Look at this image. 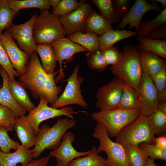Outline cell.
Returning <instances> with one entry per match:
<instances>
[{
    "mask_svg": "<svg viewBox=\"0 0 166 166\" xmlns=\"http://www.w3.org/2000/svg\"><path fill=\"white\" fill-rule=\"evenodd\" d=\"M166 23V8L153 19L141 22L138 31L136 32L138 37H145L158 27Z\"/></svg>",
    "mask_w": 166,
    "mask_h": 166,
    "instance_id": "1f68e13d",
    "label": "cell"
},
{
    "mask_svg": "<svg viewBox=\"0 0 166 166\" xmlns=\"http://www.w3.org/2000/svg\"><path fill=\"white\" fill-rule=\"evenodd\" d=\"M116 13L122 19L127 14L130 9V1L128 0H113Z\"/></svg>",
    "mask_w": 166,
    "mask_h": 166,
    "instance_id": "ee69618b",
    "label": "cell"
},
{
    "mask_svg": "<svg viewBox=\"0 0 166 166\" xmlns=\"http://www.w3.org/2000/svg\"><path fill=\"white\" fill-rule=\"evenodd\" d=\"M158 98L159 104L166 102V89L158 93Z\"/></svg>",
    "mask_w": 166,
    "mask_h": 166,
    "instance_id": "c3c4849f",
    "label": "cell"
},
{
    "mask_svg": "<svg viewBox=\"0 0 166 166\" xmlns=\"http://www.w3.org/2000/svg\"><path fill=\"white\" fill-rule=\"evenodd\" d=\"M33 158L32 150L19 144L15 151L5 153L0 150V166H15L18 163L24 165Z\"/></svg>",
    "mask_w": 166,
    "mask_h": 166,
    "instance_id": "ac0fdd59",
    "label": "cell"
},
{
    "mask_svg": "<svg viewBox=\"0 0 166 166\" xmlns=\"http://www.w3.org/2000/svg\"><path fill=\"white\" fill-rule=\"evenodd\" d=\"M75 124L74 119L67 117L60 118L52 127L47 124L42 125L36 137V144L32 149L33 158H37L45 149L53 150L57 148L66 131Z\"/></svg>",
    "mask_w": 166,
    "mask_h": 166,
    "instance_id": "3957f363",
    "label": "cell"
},
{
    "mask_svg": "<svg viewBox=\"0 0 166 166\" xmlns=\"http://www.w3.org/2000/svg\"><path fill=\"white\" fill-rule=\"evenodd\" d=\"M8 85L14 101L29 113L36 107L30 99L26 88L22 83L14 78H8Z\"/></svg>",
    "mask_w": 166,
    "mask_h": 166,
    "instance_id": "d6986e66",
    "label": "cell"
},
{
    "mask_svg": "<svg viewBox=\"0 0 166 166\" xmlns=\"http://www.w3.org/2000/svg\"><path fill=\"white\" fill-rule=\"evenodd\" d=\"M17 13L12 10L6 0L0 1V37L4 30L12 25L13 19Z\"/></svg>",
    "mask_w": 166,
    "mask_h": 166,
    "instance_id": "e575fe53",
    "label": "cell"
},
{
    "mask_svg": "<svg viewBox=\"0 0 166 166\" xmlns=\"http://www.w3.org/2000/svg\"><path fill=\"white\" fill-rule=\"evenodd\" d=\"M115 142L138 146L145 142L155 144V135L149 123L148 117L140 115L134 121L123 128L115 136Z\"/></svg>",
    "mask_w": 166,
    "mask_h": 166,
    "instance_id": "8992f818",
    "label": "cell"
},
{
    "mask_svg": "<svg viewBox=\"0 0 166 166\" xmlns=\"http://www.w3.org/2000/svg\"><path fill=\"white\" fill-rule=\"evenodd\" d=\"M156 2H160L162 6V10L166 8V0H156Z\"/></svg>",
    "mask_w": 166,
    "mask_h": 166,
    "instance_id": "f5cc1de1",
    "label": "cell"
},
{
    "mask_svg": "<svg viewBox=\"0 0 166 166\" xmlns=\"http://www.w3.org/2000/svg\"><path fill=\"white\" fill-rule=\"evenodd\" d=\"M123 82L115 78L100 88L96 94V106L101 110L117 108L122 93Z\"/></svg>",
    "mask_w": 166,
    "mask_h": 166,
    "instance_id": "8fae6325",
    "label": "cell"
},
{
    "mask_svg": "<svg viewBox=\"0 0 166 166\" xmlns=\"http://www.w3.org/2000/svg\"><path fill=\"white\" fill-rule=\"evenodd\" d=\"M151 128L158 136L166 133V115L157 109L148 117Z\"/></svg>",
    "mask_w": 166,
    "mask_h": 166,
    "instance_id": "836d02e7",
    "label": "cell"
},
{
    "mask_svg": "<svg viewBox=\"0 0 166 166\" xmlns=\"http://www.w3.org/2000/svg\"><path fill=\"white\" fill-rule=\"evenodd\" d=\"M55 51L57 61L59 65L60 69L58 75L54 81L56 84L59 81L63 79L65 75L62 68V62L65 60L67 62L73 61V55L77 53L88 51L84 47L75 43L71 40L65 37L56 40L51 43Z\"/></svg>",
    "mask_w": 166,
    "mask_h": 166,
    "instance_id": "4fadbf2b",
    "label": "cell"
},
{
    "mask_svg": "<svg viewBox=\"0 0 166 166\" xmlns=\"http://www.w3.org/2000/svg\"><path fill=\"white\" fill-rule=\"evenodd\" d=\"M41 58L42 66L47 73L56 74L57 62L56 54L51 44H37L35 50Z\"/></svg>",
    "mask_w": 166,
    "mask_h": 166,
    "instance_id": "603a6c76",
    "label": "cell"
},
{
    "mask_svg": "<svg viewBox=\"0 0 166 166\" xmlns=\"http://www.w3.org/2000/svg\"><path fill=\"white\" fill-rule=\"evenodd\" d=\"M136 34V32L124 30L108 31L98 37L100 50L103 51L113 46L117 42Z\"/></svg>",
    "mask_w": 166,
    "mask_h": 166,
    "instance_id": "484cf974",
    "label": "cell"
},
{
    "mask_svg": "<svg viewBox=\"0 0 166 166\" xmlns=\"http://www.w3.org/2000/svg\"><path fill=\"white\" fill-rule=\"evenodd\" d=\"M139 51L143 73L150 77L157 74L166 65L165 61L157 55L148 52Z\"/></svg>",
    "mask_w": 166,
    "mask_h": 166,
    "instance_id": "7402d4cb",
    "label": "cell"
},
{
    "mask_svg": "<svg viewBox=\"0 0 166 166\" xmlns=\"http://www.w3.org/2000/svg\"><path fill=\"white\" fill-rule=\"evenodd\" d=\"M121 52L120 61L111 66V72L116 78L121 80L136 91L143 73L139 51L135 46L126 44Z\"/></svg>",
    "mask_w": 166,
    "mask_h": 166,
    "instance_id": "7a4b0ae2",
    "label": "cell"
},
{
    "mask_svg": "<svg viewBox=\"0 0 166 166\" xmlns=\"http://www.w3.org/2000/svg\"><path fill=\"white\" fill-rule=\"evenodd\" d=\"M139 145L145 151L150 158L166 161V150L159 149L155 144H149L145 142L140 143Z\"/></svg>",
    "mask_w": 166,
    "mask_h": 166,
    "instance_id": "ab89813d",
    "label": "cell"
},
{
    "mask_svg": "<svg viewBox=\"0 0 166 166\" xmlns=\"http://www.w3.org/2000/svg\"><path fill=\"white\" fill-rule=\"evenodd\" d=\"M55 75L48 74L45 71L37 53L34 51L30 57L24 73L19 77L18 80L29 90L35 99L42 96L52 105L63 91L62 87L56 85Z\"/></svg>",
    "mask_w": 166,
    "mask_h": 166,
    "instance_id": "6da1fadb",
    "label": "cell"
},
{
    "mask_svg": "<svg viewBox=\"0 0 166 166\" xmlns=\"http://www.w3.org/2000/svg\"><path fill=\"white\" fill-rule=\"evenodd\" d=\"M138 42L135 46L139 51H144L154 54L166 59V40L153 39L146 37H138Z\"/></svg>",
    "mask_w": 166,
    "mask_h": 166,
    "instance_id": "d4e9b609",
    "label": "cell"
},
{
    "mask_svg": "<svg viewBox=\"0 0 166 166\" xmlns=\"http://www.w3.org/2000/svg\"><path fill=\"white\" fill-rule=\"evenodd\" d=\"M92 10L89 3L85 2L73 11L60 16V20L66 34L69 35L86 32V20Z\"/></svg>",
    "mask_w": 166,
    "mask_h": 166,
    "instance_id": "9a60e30c",
    "label": "cell"
},
{
    "mask_svg": "<svg viewBox=\"0 0 166 166\" xmlns=\"http://www.w3.org/2000/svg\"><path fill=\"white\" fill-rule=\"evenodd\" d=\"M123 146L129 166H145L148 156L139 145L134 146L127 143L121 144Z\"/></svg>",
    "mask_w": 166,
    "mask_h": 166,
    "instance_id": "83f0119b",
    "label": "cell"
},
{
    "mask_svg": "<svg viewBox=\"0 0 166 166\" xmlns=\"http://www.w3.org/2000/svg\"><path fill=\"white\" fill-rule=\"evenodd\" d=\"M50 157L49 155L37 160H32L28 163L21 166H47Z\"/></svg>",
    "mask_w": 166,
    "mask_h": 166,
    "instance_id": "bcb514c9",
    "label": "cell"
},
{
    "mask_svg": "<svg viewBox=\"0 0 166 166\" xmlns=\"http://www.w3.org/2000/svg\"><path fill=\"white\" fill-rule=\"evenodd\" d=\"M158 109L162 113L166 115V102L162 103L159 104Z\"/></svg>",
    "mask_w": 166,
    "mask_h": 166,
    "instance_id": "f907efd6",
    "label": "cell"
},
{
    "mask_svg": "<svg viewBox=\"0 0 166 166\" xmlns=\"http://www.w3.org/2000/svg\"><path fill=\"white\" fill-rule=\"evenodd\" d=\"M36 13L26 22L18 25L13 24L6 30L13 39L16 40L19 48L30 57L35 51L37 44L33 35V28Z\"/></svg>",
    "mask_w": 166,
    "mask_h": 166,
    "instance_id": "7c38bea8",
    "label": "cell"
},
{
    "mask_svg": "<svg viewBox=\"0 0 166 166\" xmlns=\"http://www.w3.org/2000/svg\"><path fill=\"white\" fill-rule=\"evenodd\" d=\"M102 52L108 65H115L121 59V53L117 46H113Z\"/></svg>",
    "mask_w": 166,
    "mask_h": 166,
    "instance_id": "b9f144b4",
    "label": "cell"
},
{
    "mask_svg": "<svg viewBox=\"0 0 166 166\" xmlns=\"http://www.w3.org/2000/svg\"><path fill=\"white\" fill-rule=\"evenodd\" d=\"M85 55L88 66L93 70L102 71L108 65L102 51L100 50L88 51Z\"/></svg>",
    "mask_w": 166,
    "mask_h": 166,
    "instance_id": "d590c367",
    "label": "cell"
},
{
    "mask_svg": "<svg viewBox=\"0 0 166 166\" xmlns=\"http://www.w3.org/2000/svg\"><path fill=\"white\" fill-rule=\"evenodd\" d=\"M0 66L7 73L9 78L19 77L15 70L13 68L8 55L0 41Z\"/></svg>",
    "mask_w": 166,
    "mask_h": 166,
    "instance_id": "60d3db41",
    "label": "cell"
},
{
    "mask_svg": "<svg viewBox=\"0 0 166 166\" xmlns=\"http://www.w3.org/2000/svg\"><path fill=\"white\" fill-rule=\"evenodd\" d=\"M96 150V148L93 146L89 155L73 160L68 166H107L106 159L98 155Z\"/></svg>",
    "mask_w": 166,
    "mask_h": 166,
    "instance_id": "f546056e",
    "label": "cell"
},
{
    "mask_svg": "<svg viewBox=\"0 0 166 166\" xmlns=\"http://www.w3.org/2000/svg\"><path fill=\"white\" fill-rule=\"evenodd\" d=\"M86 2L85 0H61L52 13L60 17L65 15L75 10Z\"/></svg>",
    "mask_w": 166,
    "mask_h": 166,
    "instance_id": "74e56055",
    "label": "cell"
},
{
    "mask_svg": "<svg viewBox=\"0 0 166 166\" xmlns=\"http://www.w3.org/2000/svg\"><path fill=\"white\" fill-rule=\"evenodd\" d=\"M117 108L127 109H139L136 91L124 82L121 99Z\"/></svg>",
    "mask_w": 166,
    "mask_h": 166,
    "instance_id": "f1b7e54d",
    "label": "cell"
},
{
    "mask_svg": "<svg viewBox=\"0 0 166 166\" xmlns=\"http://www.w3.org/2000/svg\"><path fill=\"white\" fill-rule=\"evenodd\" d=\"M56 160L57 162L56 166H65L59 160Z\"/></svg>",
    "mask_w": 166,
    "mask_h": 166,
    "instance_id": "db71d44e",
    "label": "cell"
},
{
    "mask_svg": "<svg viewBox=\"0 0 166 166\" xmlns=\"http://www.w3.org/2000/svg\"><path fill=\"white\" fill-rule=\"evenodd\" d=\"M66 33L60 20V16L48 9L41 10L36 15L33 28V35L37 44H50L65 37Z\"/></svg>",
    "mask_w": 166,
    "mask_h": 166,
    "instance_id": "277c9868",
    "label": "cell"
},
{
    "mask_svg": "<svg viewBox=\"0 0 166 166\" xmlns=\"http://www.w3.org/2000/svg\"><path fill=\"white\" fill-rule=\"evenodd\" d=\"M0 74L3 80L2 85L0 88V105L11 109L15 113L17 118L25 115L26 111L16 103L10 93L8 85V74L1 66Z\"/></svg>",
    "mask_w": 166,
    "mask_h": 166,
    "instance_id": "44dd1931",
    "label": "cell"
},
{
    "mask_svg": "<svg viewBox=\"0 0 166 166\" xmlns=\"http://www.w3.org/2000/svg\"><path fill=\"white\" fill-rule=\"evenodd\" d=\"M98 37L95 33L86 32L68 35L67 38L84 47L88 51L92 52L100 50Z\"/></svg>",
    "mask_w": 166,
    "mask_h": 166,
    "instance_id": "4316f807",
    "label": "cell"
},
{
    "mask_svg": "<svg viewBox=\"0 0 166 166\" xmlns=\"http://www.w3.org/2000/svg\"><path fill=\"white\" fill-rule=\"evenodd\" d=\"M24 115L17 118L14 129L21 145L29 149L35 146L36 136L31 125L24 119Z\"/></svg>",
    "mask_w": 166,
    "mask_h": 166,
    "instance_id": "ffe728a7",
    "label": "cell"
},
{
    "mask_svg": "<svg viewBox=\"0 0 166 166\" xmlns=\"http://www.w3.org/2000/svg\"><path fill=\"white\" fill-rule=\"evenodd\" d=\"M150 77L158 93L166 89V65L157 74Z\"/></svg>",
    "mask_w": 166,
    "mask_h": 166,
    "instance_id": "7bdbcfd3",
    "label": "cell"
},
{
    "mask_svg": "<svg viewBox=\"0 0 166 166\" xmlns=\"http://www.w3.org/2000/svg\"><path fill=\"white\" fill-rule=\"evenodd\" d=\"M145 166H158L154 162V160L148 157L146 160Z\"/></svg>",
    "mask_w": 166,
    "mask_h": 166,
    "instance_id": "816d5d0a",
    "label": "cell"
},
{
    "mask_svg": "<svg viewBox=\"0 0 166 166\" xmlns=\"http://www.w3.org/2000/svg\"><path fill=\"white\" fill-rule=\"evenodd\" d=\"M79 69V65H75L72 74L66 80L67 83L62 93L51 105V107L58 109L69 105L76 104L87 109L89 106L81 94V86L84 79L78 75Z\"/></svg>",
    "mask_w": 166,
    "mask_h": 166,
    "instance_id": "9c48e42d",
    "label": "cell"
},
{
    "mask_svg": "<svg viewBox=\"0 0 166 166\" xmlns=\"http://www.w3.org/2000/svg\"><path fill=\"white\" fill-rule=\"evenodd\" d=\"M40 101L38 105L27 116H24L25 120L29 123L33 128L36 136L39 130V125L42 121L61 116H67L74 119L75 112L73 108L66 106L62 108L56 109L48 105V101L42 96L39 97Z\"/></svg>",
    "mask_w": 166,
    "mask_h": 166,
    "instance_id": "ba28073f",
    "label": "cell"
},
{
    "mask_svg": "<svg viewBox=\"0 0 166 166\" xmlns=\"http://www.w3.org/2000/svg\"><path fill=\"white\" fill-rule=\"evenodd\" d=\"M92 2L99 10L100 15L110 23L118 22L120 18L117 15L113 0H93Z\"/></svg>",
    "mask_w": 166,
    "mask_h": 166,
    "instance_id": "d6a6232c",
    "label": "cell"
},
{
    "mask_svg": "<svg viewBox=\"0 0 166 166\" xmlns=\"http://www.w3.org/2000/svg\"><path fill=\"white\" fill-rule=\"evenodd\" d=\"M75 140L74 134L71 132H66L63 136L62 141L56 149L51 151L49 155L56 158L65 166H68L73 160L81 156L89 155L91 151L89 150L85 152L77 151L72 146Z\"/></svg>",
    "mask_w": 166,
    "mask_h": 166,
    "instance_id": "e0dca14e",
    "label": "cell"
},
{
    "mask_svg": "<svg viewBox=\"0 0 166 166\" xmlns=\"http://www.w3.org/2000/svg\"><path fill=\"white\" fill-rule=\"evenodd\" d=\"M136 91L140 115L148 117L159 105L158 92L149 76L143 73Z\"/></svg>",
    "mask_w": 166,
    "mask_h": 166,
    "instance_id": "30bf717a",
    "label": "cell"
},
{
    "mask_svg": "<svg viewBox=\"0 0 166 166\" xmlns=\"http://www.w3.org/2000/svg\"><path fill=\"white\" fill-rule=\"evenodd\" d=\"M145 37L153 39L159 38L165 39L166 38V23L158 27Z\"/></svg>",
    "mask_w": 166,
    "mask_h": 166,
    "instance_id": "f6af8a7d",
    "label": "cell"
},
{
    "mask_svg": "<svg viewBox=\"0 0 166 166\" xmlns=\"http://www.w3.org/2000/svg\"><path fill=\"white\" fill-rule=\"evenodd\" d=\"M140 115L139 109H127L117 108L101 110L92 113V118L103 124L110 137L116 136L124 127L134 121Z\"/></svg>",
    "mask_w": 166,
    "mask_h": 166,
    "instance_id": "5b68a950",
    "label": "cell"
},
{
    "mask_svg": "<svg viewBox=\"0 0 166 166\" xmlns=\"http://www.w3.org/2000/svg\"><path fill=\"white\" fill-rule=\"evenodd\" d=\"M0 41L13 68L19 77L24 73L30 57L18 47L6 30L2 33L0 37Z\"/></svg>",
    "mask_w": 166,
    "mask_h": 166,
    "instance_id": "5bb4252c",
    "label": "cell"
},
{
    "mask_svg": "<svg viewBox=\"0 0 166 166\" xmlns=\"http://www.w3.org/2000/svg\"><path fill=\"white\" fill-rule=\"evenodd\" d=\"M17 118L11 109L0 105V126L5 128L8 132L13 131Z\"/></svg>",
    "mask_w": 166,
    "mask_h": 166,
    "instance_id": "8d00e7d4",
    "label": "cell"
},
{
    "mask_svg": "<svg viewBox=\"0 0 166 166\" xmlns=\"http://www.w3.org/2000/svg\"><path fill=\"white\" fill-rule=\"evenodd\" d=\"M2 85L0 84V88L2 87Z\"/></svg>",
    "mask_w": 166,
    "mask_h": 166,
    "instance_id": "11a10c76",
    "label": "cell"
},
{
    "mask_svg": "<svg viewBox=\"0 0 166 166\" xmlns=\"http://www.w3.org/2000/svg\"><path fill=\"white\" fill-rule=\"evenodd\" d=\"M155 144L159 149L166 150V133L155 138Z\"/></svg>",
    "mask_w": 166,
    "mask_h": 166,
    "instance_id": "7dc6e473",
    "label": "cell"
},
{
    "mask_svg": "<svg viewBox=\"0 0 166 166\" xmlns=\"http://www.w3.org/2000/svg\"><path fill=\"white\" fill-rule=\"evenodd\" d=\"M93 136L99 141V145L96 150L97 153L104 152L107 154V166H129L123 146L110 139L103 124L97 122Z\"/></svg>",
    "mask_w": 166,
    "mask_h": 166,
    "instance_id": "52a82bcc",
    "label": "cell"
},
{
    "mask_svg": "<svg viewBox=\"0 0 166 166\" xmlns=\"http://www.w3.org/2000/svg\"><path fill=\"white\" fill-rule=\"evenodd\" d=\"M61 0H49L50 6L52 7V12L53 13Z\"/></svg>",
    "mask_w": 166,
    "mask_h": 166,
    "instance_id": "681fc988",
    "label": "cell"
},
{
    "mask_svg": "<svg viewBox=\"0 0 166 166\" xmlns=\"http://www.w3.org/2000/svg\"><path fill=\"white\" fill-rule=\"evenodd\" d=\"M114 30L112 24L98 14L92 10L86 20L85 31L101 35L105 32Z\"/></svg>",
    "mask_w": 166,
    "mask_h": 166,
    "instance_id": "cb8c5ba5",
    "label": "cell"
},
{
    "mask_svg": "<svg viewBox=\"0 0 166 166\" xmlns=\"http://www.w3.org/2000/svg\"><path fill=\"white\" fill-rule=\"evenodd\" d=\"M152 2L149 3L146 0H136L126 15L122 19L121 23L116 29H124L128 24L129 25L128 30L135 27L138 31L142 18L148 12L155 10L161 12L162 9L157 4L155 0H150Z\"/></svg>",
    "mask_w": 166,
    "mask_h": 166,
    "instance_id": "2e32d148",
    "label": "cell"
},
{
    "mask_svg": "<svg viewBox=\"0 0 166 166\" xmlns=\"http://www.w3.org/2000/svg\"><path fill=\"white\" fill-rule=\"evenodd\" d=\"M6 128L0 126V150L5 153H10L11 149L15 150L19 143L13 140L9 136Z\"/></svg>",
    "mask_w": 166,
    "mask_h": 166,
    "instance_id": "f35d334b",
    "label": "cell"
},
{
    "mask_svg": "<svg viewBox=\"0 0 166 166\" xmlns=\"http://www.w3.org/2000/svg\"><path fill=\"white\" fill-rule=\"evenodd\" d=\"M11 9L17 14L21 10L36 8L40 9L49 10V0H6Z\"/></svg>",
    "mask_w": 166,
    "mask_h": 166,
    "instance_id": "4dcf8cb0",
    "label": "cell"
}]
</instances>
